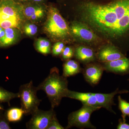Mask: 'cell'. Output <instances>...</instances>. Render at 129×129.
Segmentation results:
<instances>
[{"mask_svg":"<svg viewBox=\"0 0 129 129\" xmlns=\"http://www.w3.org/2000/svg\"><path fill=\"white\" fill-rule=\"evenodd\" d=\"M47 15L44 30L49 37L55 40H66L69 37L70 28L56 8L50 7Z\"/></svg>","mask_w":129,"mask_h":129,"instance_id":"4","label":"cell"},{"mask_svg":"<svg viewBox=\"0 0 129 129\" xmlns=\"http://www.w3.org/2000/svg\"><path fill=\"white\" fill-rule=\"evenodd\" d=\"M4 111V109L3 106L0 104V115L2 114L3 111Z\"/></svg>","mask_w":129,"mask_h":129,"instance_id":"27","label":"cell"},{"mask_svg":"<svg viewBox=\"0 0 129 129\" xmlns=\"http://www.w3.org/2000/svg\"><path fill=\"white\" fill-rule=\"evenodd\" d=\"M128 80L129 81V78L128 79Z\"/></svg>","mask_w":129,"mask_h":129,"instance_id":"30","label":"cell"},{"mask_svg":"<svg viewBox=\"0 0 129 129\" xmlns=\"http://www.w3.org/2000/svg\"><path fill=\"white\" fill-rule=\"evenodd\" d=\"M70 28L71 34L74 37L81 41L92 43L98 39L93 30L83 22H74Z\"/></svg>","mask_w":129,"mask_h":129,"instance_id":"8","label":"cell"},{"mask_svg":"<svg viewBox=\"0 0 129 129\" xmlns=\"http://www.w3.org/2000/svg\"><path fill=\"white\" fill-rule=\"evenodd\" d=\"M37 87L31 81L19 87L18 93L21 101V108L26 115H31L39 109L41 100L38 98Z\"/></svg>","mask_w":129,"mask_h":129,"instance_id":"5","label":"cell"},{"mask_svg":"<svg viewBox=\"0 0 129 129\" xmlns=\"http://www.w3.org/2000/svg\"><path fill=\"white\" fill-rule=\"evenodd\" d=\"M128 90H119L117 88L113 92L107 94L92 92H82L74 91L68 89L64 97L80 101L83 104H86L99 108H104L113 113H116L112 109L115 105L114 101V96L118 94L129 92Z\"/></svg>","mask_w":129,"mask_h":129,"instance_id":"3","label":"cell"},{"mask_svg":"<svg viewBox=\"0 0 129 129\" xmlns=\"http://www.w3.org/2000/svg\"><path fill=\"white\" fill-rule=\"evenodd\" d=\"M5 35V29H3L0 32V40L2 38L4 37Z\"/></svg>","mask_w":129,"mask_h":129,"instance_id":"26","label":"cell"},{"mask_svg":"<svg viewBox=\"0 0 129 129\" xmlns=\"http://www.w3.org/2000/svg\"><path fill=\"white\" fill-rule=\"evenodd\" d=\"M117 129H129V124L126 123V121H123L122 119H119Z\"/></svg>","mask_w":129,"mask_h":129,"instance_id":"25","label":"cell"},{"mask_svg":"<svg viewBox=\"0 0 129 129\" xmlns=\"http://www.w3.org/2000/svg\"><path fill=\"white\" fill-rule=\"evenodd\" d=\"M17 29L14 28L5 29V36L0 40V45L6 47L14 44L19 36V32Z\"/></svg>","mask_w":129,"mask_h":129,"instance_id":"14","label":"cell"},{"mask_svg":"<svg viewBox=\"0 0 129 129\" xmlns=\"http://www.w3.org/2000/svg\"><path fill=\"white\" fill-rule=\"evenodd\" d=\"M16 98H19L18 92H10L0 87V103H7L9 105L11 100Z\"/></svg>","mask_w":129,"mask_h":129,"instance_id":"18","label":"cell"},{"mask_svg":"<svg viewBox=\"0 0 129 129\" xmlns=\"http://www.w3.org/2000/svg\"><path fill=\"white\" fill-rule=\"evenodd\" d=\"M33 1L35 2H40L43 1L44 0H33Z\"/></svg>","mask_w":129,"mask_h":129,"instance_id":"28","label":"cell"},{"mask_svg":"<svg viewBox=\"0 0 129 129\" xmlns=\"http://www.w3.org/2000/svg\"><path fill=\"white\" fill-rule=\"evenodd\" d=\"M11 128L9 125V122L7 120L5 115H0V129H10Z\"/></svg>","mask_w":129,"mask_h":129,"instance_id":"24","label":"cell"},{"mask_svg":"<svg viewBox=\"0 0 129 129\" xmlns=\"http://www.w3.org/2000/svg\"><path fill=\"white\" fill-rule=\"evenodd\" d=\"M64 47V44L63 42H58L56 43L52 47V53L53 55H60L62 53Z\"/></svg>","mask_w":129,"mask_h":129,"instance_id":"22","label":"cell"},{"mask_svg":"<svg viewBox=\"0 0 129 129\" xmlns=\"http://www.w3.org/2000/svg\"><path fill=\"white\" fill-rule=\"evenodd\" d=\"M36 47L39 52L44 55H47L50 52V43L48 40L46 39H38L36 42Z\"/></svg>","mask_w":129,"mask_h":129,"instance_id":"17","label":"cell"},{"mask_svg":"<svg viewBox=\"0 0 129 129\" xmlns=\"http://www.w3.org/2000/svg\"><path fill=\"white\" fill-rule=\"evenodd\" d=\"M19 1L21 2H25L27 1H29V0H19Z\"/></svg>","mask_w":129,"mask_h":129,"instance_id":"29","label":"cell"},{"mask_svg":"<svg viewBox=\"0 0 129 129\" xmlns=\"http://www.w3.org/2000/svg\"><path fill=\"white\" fill-rule=\"evenodd\" d=\"M64 127H63L60 123L56 115H55L52 120H51L50 124L48 125L46 129H64Z\"/></svg>","mask_w":129,"mask_h":129,"instance_id":"23","label":"cell"},{"mask_svg":"<svg viewBox=\"0 0 129 129\" xmlns=\"http://www.w3.org/2000/svg\"><path fill=\"white\" fill-rule=\"evenodd\" d=\"M96 57L99 61L104 62L123 58L125 56L117 47L108 45L101 48L97 53Z\"/></svg>","mask_w":129,"mask_h":129,"instance_id":"11","label":"cell"},{"mask_svg":"<svg viewBox=\"0 0 129 129\" xmlns=\"http://www.w3.org/2000/svg\"><path fill=\"white\" fill-rule=\"evenodd\" d=\"M74 52L72 47H64L61 53V56L63 60H70L73 56Z\"/></svg>","mask_w":129,"mask_h":129,"instance_id":"21","label":"cell"},{"mask_svg":"<svg viewBox=\"0 0 129 129\" xmlns=\"http://www.w3.org/2000/svg\"><path fill=\"white\" fill-rule=\"evenodd\" d=\"M76 59L84 63L94 61L96 58V54L91 48L84 46L76 47L74 52Z\"/></svg>","mask_w":129,"mask_h":129,"instance_id":"12","label":"cell"},{"mask_svg":"<svg viewBox=\"0 0 129 129\" xmlns=\"http://www.w3.org/2000/svg\"><path fill=\"white\" fill-rule=\"evenodd\" d=\"M104 70L121 75L129 74V59L126 57L111 61L103 62Z\"/></svg>","mask_w":129,"mask_h":129,"instance_id":"9","label":"cell"},{"mask_svg":"<svg viewBox=\"0 0 129 129\" xmlns=\"http://www.w3.org/2000/svg\"><path fill=\"white\" fill-rule=\"evenodd\" d=\"M31 115L32 117L26 124L27 129H46L56 114L54 109L47 111L38 109Z\"/></svg>","mask_w":129,"mask_h":129,"instance_id":"7","label":"cell"},{"mask_svg":"<svg viewBox=\"0 0 129 129\" xmlns=\"http://www.w3.org/2000/svg\"><path fill=\"white\" fill-rule=\"evenodd\" d=\"M24 112L22 108H12L6 112L5 115L9 122H16L22 119Z\"/></svg>","mask_w":129,"mask_h":129,"instance_id":"16","label":"cell"},{"mask_svg":"<svg viewBox=\"0 0 129 129\" xmlns=\"http://www.w3.org/2000/svg\"><path fill=\"white\" fill-rule=\"evenodd\" d=\"M119 109L122 113V120L126 121V117L129 118V102L122 99L120 95L118 96Z\"/></svg>","mask_w":129,"mask_h":129,"instance_id":"19","label":"cell"},{"mask_svg":"<svg viewBox=\"0 0 129 129\" xmlns=\"http://www.w3.org/2000/svg\"><path fill=\"white\" fill-rule=\"evenodd\" d=\"M82 71L78 62L75 60H69L66 61L63 64L62 75L67 78L76 75Z\"/></svg>","mask_w":129,"mask_h":129,"instance_id":"15","label":"cell"},{"mask_svg":"<svg viewBox=\"0 0 129 129\" xmlns=\"http://www.w3.org/2000/svg\"><path fill=\"white\" fill-rule=\"evenodd\" d=\"M81 108L70 113L68 117V123L65 129L76 127L81 129H96L90 120L91 115L95 111L100 108L83 104Z\"/></svg>","mask_w":129,"mask_h":129,"instance_id":"6","label":"cell"},{"mask_svg":"<svg viewBox=\"0 0 129 129\" xmlns=\"http://www.w3.org/2000/svg\"><path fill=\"white\" fill-rule=\"evenodd\" d=\"M67 78L61 75L59 70L56 67L51 69L50 73L43 81L37 86L38 90L44 91L46 94L54 109L60 105L63 98L68 90Z\"/></svg>","mask_w":129,"mask_h":129,"instance_id":"2","label":"cell"},{"mask_svg":"<svg viewBox=\"0 0 129 129\" xmlns=\"http://www.w3.org/2000/svg\"><path fill=\"white\" fill-rule=\"evenodd\" d=\"M78 9L83 22L108 38H116L129 29V0L106 3L79 0Z\"/></svg>","mask_w":129,"mask_h":129,"instance_id":"1","label":"cell"},{"mask_svg":"<svg viewBox=\"0 0 129 129\" xmlns=\"http://www.w3.org/2000/svg\"><path fill=\"white\" fill-rule=\"evenodd\" d=\"M23 13L27 18L32 21H36L44 16L45 10L44 7L38 5L23 6Z\"/></svg>","mask_w":129,"mask_h":129,"instance_id":"13","label":"cell"},{"mask_svg":"<svg viewBox=\"0 0 129 129\" xmlns=\"http://www.w3.org/2000/svg\"><path fill=\"white\" fill-rule=\"evenodd\" d=\"M25 34L28 36H33L37 33V26L33 24L28 23L25 24L24 28Z\"/></svg>","mask_w":129,"mask_h":129,"instance_id":"20","label":"cell"},{"mask_svg":"<svg viewBox=\"0 0 129 129\" xmlns=\"http://www.w3.org/2000/svg\"><path fill=\"white\" fill-rule=\"evenodd\" d=\"M104 70L102 65L91 63L86 65L82 73L86 81L91 85L95 86L99 83Z\"/></svg>","mask_w":129,"mask_h":129,"instance_id":"10","label":"cell"}]
</instances>
